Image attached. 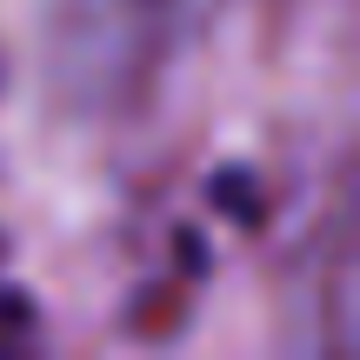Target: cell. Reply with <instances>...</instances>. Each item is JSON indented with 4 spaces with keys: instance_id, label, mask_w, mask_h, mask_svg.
<instances>
[{
    "instance_id": "1",
    "label": "cell",
    "mask_w": 360,
    "mask_h": 360,
    "mask_svg": "<svg viewBox=\"0 0 360 360\" xmlns=\"http://www.w3.org/2000/svg\"><path fill=\"white\" fill-rule=\"evenodd\" d=\"M220 0H80V47L114 53L120 67H147L214 20Z\"/></svg>"
}]
</instances>
